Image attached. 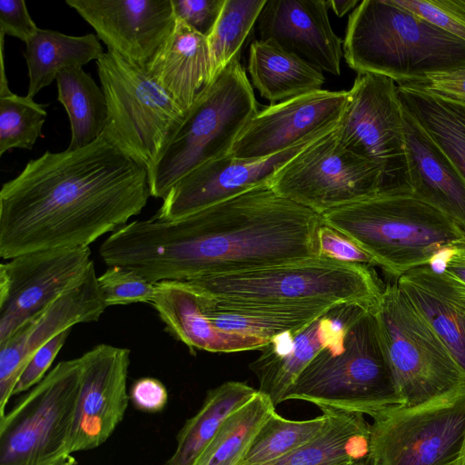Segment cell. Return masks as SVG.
I'll return each instance as SVG.
<instances>
[{
  "label": "cell",
  "instance_id": "37",
  "mask_svg": "<svg viewBox=\"0 0 465 465\" xmlns=\"http://www.w3.org/2000/svg\"><path fill=\"white\" fill-rule=\"evenodd\" d=\"M99 290L105 305L151 303L156 282H152L134 270L122 266H109L97 278Z\"/></svg>",
  "mask_w": 465,
  "mask_h": 465
},
{
  "label": "cell",
  "instance_id": "17",
  "mask_svg": "<svg viewBox=\"0 0 465 465\" xmlns=\"http://www.w3.org/2000/svg\"><path fill=\"white\" fill-rule=\"evenodd\" d=\"M321 137L263 158L241 159L228 154L209 161L187 173L169 190L153 218L180 219L253 188L269 185L279 169Z\"/></svg>",
  "mask_w": 465,
  "mask_h": 465
},
{
  "label": "cell",
  "instance_id": "16",
  "mask_svg": "<svg viewBox=\"0 0 465 465\" xmlns=\"http://www.w3.org/2000/svg\"><path fill=\"white\" fill-rule=\"evenodd\" d=\"M128 349L99 344L80 356L81 384L73 425V452L104 444L124 418L130 397Z\"/></svg>",
  "mask_w": 465,
  "mask_h": 465
},
{
  "label": "cell",
  "instance_id": "8",
  "mask_svg": "<svg viewBox=\"0 0 465 465\" xmlns=\"http://www.w3.org/2000/svg\"><path fill=\"white\" fill-rule=\"evenodd\" d=\"M96 65L108 109L103 136L150 173L174 138L186 112L145 68L108 50Z\"/></svg>",
  "mask_w": 465,
  "mask_h": 465
},
{
  "label": "cell",
  "instance_id": "41",
  "mask_svg": "<svg viewBox=\"0 0 465 465\" xmlns=\"http://www.w3.org/2000/svg\"><path fill=\"white\" fill-rule=\"evenodd\" d=\"M176 18L207 36L213 29L225 0H172Z\"/></svg>",
  "mask_w": 465,
  "mask_h": 465
},
{
  "label": "cell",
  "instance_id": "19",
  "mask_svg": "<svg viewBox=\"0 0 465 465\" xmlns=\"http://www.w3.org/2000/svg\"><path fill=\"white\" fill-rule=\"evenodd\" d=\"M372 305L340 303L296 331L272 339L250 364L259 381L258 391L276 407L312 360L325 348L341 346L351 324Z\"/></svg>",
  "mask_w": 465,
  "mask_h": 465
},
{
  "label": "cell",
  "instance_id": "24",
  "mask_svg": "<svg viewBox=\"0 0 465 465\" xmlns=\"http://www.w3.org/2000/svg\"><path fill=\"white\" fill-rule=\"evenodd\" d=\"M396 281L465 373V283L428 265L411 269Z\"/></svg>",
  "mask_w": 465,
  "mask_h": 465
},
{
  "label": "cell",
  "instance_id": "4",
  "mask_svg": "<svg viewBox=\"0 0 465 465\" xmlns=\"http://www.w3.org/2000/svg\"><path fill=\"white\" fill-rule=\"evenodd\" d=\"M343 56L358 74L405 84L465 67V42L393 0H364L349 16Z\"/></svg>",
  "mask_w": 465,
  "mask_h": 465
},
{
  "label": "cell",
  "instance_id": "18",
  "mask_svg": "<svg viewBox=\"0 0 465 465\" xmlns=\"http://www.w3.org/2000/svg\"><path fill=\"white\" fill-rule=\"evenodd\" d=\"M95 31L107 50L146 68L171 35L172 0H66Z\"/></svg>",
  "mask_w": 465,
  "mask_h": 465
},
{
  "label": "cell",
  "instance_id": "39",
  "mask_svg": "<svg viewBox=\"0 0 465 465\" xmlns=\"http://www.w3.org/2000/svg\"><path fill=\"white\" fill-rule=\"evenodd\" d=\"M319 256L341 262L377 266L374 259L352 240L322 223L318 230Z\"/></svg>",
  "mask_w": 465,
  "mask_h": 465
},
{
  "label": "cell",
  "instance_id": "34",
  "mask_svg": "<svg viewBox=\"0 0 465 465\" xmlns=\"http://www.w3.org/2000/svg\"><path fill=\"white\" fill-rule=\"evenodd\" d=\"M326 420L324 412L311 420H293L274 411L261 425L238 465H267L284 457L317 435Z\"/></svg>",
  "mask_w": 465,
  "mask_h": 465
},
{
  "label": "cell",
  "instance_id": "14",
  "mask_svg": "<svg viewBox=\"0 0 465 465\" xmlns=\"http://www.w3.org/2000/svg\"><path fill=\"white\" fill-rule=\"evenodd\" d=\"M94 266L89 247L41 250L0 265V342L84 281Z\"/></svg>",
  "mask_w": 465,
  "mask_h": 465
},
{
  "label": "cell",
  "instance_id": "11",
  "mask_svg": "<svg viewBox=\"0 0 465 465\" xmlns=\"http://www.w3.org/2000/svg\"><path fill=\"white\" fill-rule=\"evenodd\" d=\"M372 420L369 465H462L465 386Z\"/></svg>",
  "mask_w": 465,
  "mask_h": 465
},
{
  "label": "cell",
  "instance_id": "38",
  "mask_svg": "<svg viewBox=\"0 0 465 465\" xmlns=\"http://www.w3.org/2000/svg\"><path fill=\"white\" fill-rule=\"evenodd\" d=\"M433 25L465 42V0H393Z\"/></svg>",
  "mask_w": 465,
  "mask_h": 465
},
{
  "label": "cell",
  "instance_id": "23",
  "mask_svg": "<svg viewBox=\"0 0 465 465\" xmlns=\"http://www.w3.org/2000/svg\"><path fill=\"white\" fill-rule=\"evenodd\" d=\"M402 106L407 185L465 231V180Z\"/></svg>",
  "mask_w": 465,
  "mask_h": 465
},
{
  "label": "cell",
  "instance_id": "12",
  "mask_svg": "<svg viewBox=\"0 0 465 465\" xmlns=\"http://www.w3.org/2000/svg\"><path fill=\"white\" fill-rule=\"evenodd\" d=\"M269 186L322 215L384 188V178L376 163L345 148L334 129L286 163Z\"/></svg>",
  "mask_w": 465,
  "mask_h": 465
},
{
  "label": "cell",
  "instance_id": "10",
  "mask_svg": "<svg viewBox=\"0 0 465 465\" xmlns=\"http://www.w3.org/2000/svg\"><path fill=\"white\" fill-rule=\"evenodd\" d=\"M80 357L57 363L0 417V465H76L71 446Z\"/></svg>",
  "mask_w": 465,
  "mask_h": 465
},
{
  "label": "cell",
  "instance_id": "22",
  "mask_svg": "<svg viewBox=\"0 0 465 465\" xmlns=\"http://www.w3.org/2000/svg\"><path fill=\"white\" fill-rule=\"evenodd\" d=\"M150 304L166 331L191 351L203 350L227 353L261 350L269 342L214 327L204 313L202 294L185 281L156 282Z\"/></svg>",
  "mask_w": 465,
  "mask_h": 465
},
{
  "label": "cell",
  "instance_id": "44",
  "mask_svg": "<svg viewBox=\"0 0 465 465\" xmlns=\"http://www.w3.org/2000/svg\"><path fill=\"white\" fill-rule=\"evenodd\" d=\"M134 406L145 412L162 411L168 402V391L158 379L143 377L136 380L129 392Z\"/></svg>",
  "mask_w": 465,
  "mask_h": 465
},
{
  "label": "cell",
  "instance_id": "7",
  "mask_svg": "<svg viewBox=\"0 0 465 465\" xmlns=\"http://www.w3.org/2000/svg\"><path fill=\"white\" fill-rule=\"evenodd\" d=\"M259 112L245 69L235 57L196 95L174 138L149 173L151 196L169 190L198 166L231 153L239 135Z\"/></svg>",
  "mask_w": 465,
  "mask_h": 465
},
{
  "label": "cell",
  "instance_id": "26",
  "mask_svg": "<svg viewBox=\"0 0 465 465\" xmlns=\"http://www.w3.org/2000/svg\"><path fill=\"white\" fill-rule=\"evenodd\" d=\"M201 294L204 313L214 327L267 341L285 332L301 330L332 307L214 301Z\"/></svg>",
  "mask_w": 465,
  "mask_h": 465
},
{
  "label": "cell",
  "instance_id": "47",
  "mask_svg": "<svg viewBox=\"0 0 465 465\" xmlns=\"http://www.w3.org/2000/svg\"><path fill=\"white\" fill-rule=\"evenodd\" d=\"M462 465H465V453H464V456H463Z\"/></svg>",
  "mask_w": 465,
  "mask_h": 465
},
{
  "label": "cell",
  "instance_id": "28",
  "mask_svg": "<svg viewBox=\"0 0 465 465\" xmlns=\"http://www.w3.org/2000/svg\"><path fill=\"white\" fill-rule=\"evenodd\" d=\"M248 71L253 86L272 104L322 89V71L271 43L251 44Z\"/></svg>",
  "mask_w": 465,
  "mask_h": 465
},
{
  "label": "cell",
  "instance_id": "43",
  "mask_svg": "<svg viewBox=\"0 0 465 465\" xmlns=\"http://www.w3.org/2000/svg\"><path fill=\"white\" fill-rule=\"evenodd\" d=\"M405 84H415L449 98L465 102V67L432 73Z\"/></svg>",
  "mask_w": 465,
  "mask_h": 465
},
{
  "label": "cell",
  "instance_id": "27",
  "mask_svg": "<svg viewBox=\"0 0 465 465\" xmlns=\"http://www.w3.org/2000/svg\"><path fill=\"white\" fill-rule=\"evenodd\" d=\"M327 420L322 430L306 443L267 465H361L369 464L371 424L364 415L322 409Z\"/></svg>",
  "mask_w": 465,
  "mask_h": 465
},
{
  "label": "cell",
  "instance_id": "25",
  "mask_svg": "<svg viewBox=\"0 0 465 465\" xmlns=\"http://www.w3.org/2000/svg\"><path fill=\"white\" fill-rule=\"evenodd\" d=\"M145 69L186 112L210 83L207 37L176 18L171 35Z\"/></svg>",
  "mask_w": 465,
  "mask_h": 465
},
{
  "label": "cell",
  "instance_id": "36",
  "mask_svg": "<svg viewBox=\"0 0 465 465\" xmlns=\"http://www.w3.org/2000/svg\"><path fill=\"white\" fill-rule=\"evenodd\" d=\"M46 115L33 98L0 89V155L13 148L31 149L43 135Z\"/></svg>",
  "mask_w": 465,
  "mask_h": 465
},
{
  "label": "cell",
  "instance_id": "1",
  "mask_svg": "<svg viewBox=\"0 0 465 465\" xmlns=\"http://www.w3.org/2000/svg\"><path fill=\"white\" fill-rule=\"evenodd\" d=\"M321 214L262 185L180 219L136 220L100 255L152 282L191 281L319 256Z\"/></svg>",
  "mask_w": 465,
  "mask_h": 465
},
{
  "label": "cell",
  "instance_id": "40",
  "mask_svg": "<svg viewBox=\"0 0 465 465\" xmlns=\"http://www.w3.org/2000/svg\"><path fill=\"white\" fill-rule=\"evenodd\" d=\"M71 330L68 329L57 334L34 353L20 376L14 395L29 391L44 379L64 346Z\"/></svg>",
  "mask_w": 465,
  "mask_h": 465
},
{
  "label": "cell",
  "instance_id": "20",
  "mask_svg": "<svg viewBox=\"0 0 465 465\" xmlns=\"http://www.w3.org/2000/svg\"><path fill=\"white\" fill-rule=\"evenodd\" d=\"M94 266L78 286L21 325L0 342V417L34 353L64 331L99 320L106 305Z\"/></svg>",
  "mask_w": 465,
  "mask_h": 465
},
{
  "label": "cell",
  "instance_id": "2",
  "mask_svg": "<svg viewBox=\"0 0 465 465\" xmlns=\"http://www.w3.org/2000/svg\"><path fill=\"white\" fill-rule=\"evenodd\" d=\"M151 196L149 171L103 135L45 152L0 191V256L84 248L127 224Z\"/></svg>",
  "mask_w": 465,
  "mask_h": 465
},
{
  "label": "cell",
  "instance_id": "13",
  "mask_svg": "<svg viewBox=\"0 0 465 465\" xmlns=\"http://www.w3.org/2000/svg\"><path fill=\"white\" fill-rule=\"evenodd\" d=\"M335 134L345 148L381 169L384 188L407 185L403 106L392 79L358 74Z\"/></svg>",
  "mask_w": 465,
  "mask_h": 465
},
{
  "label": "cell",
  "instance_id": "42",
  "mask_svg": "<svg viewBox=\"0 0 465 465\" xmlns=\"http://www.w3.org/2000/svg\"><path fill=\"white\" fill-rule=\"evenodd\" d=\"M38 27L31 18L23 0H0V33L16 37L25 44Z\"/></svg>",
  "mask_w": 465,
  "mask_h": 465
},
{
  "label": "cell",
  "instance_id": "21",
  "mask_svg": "<svg viewBox=\"0 0 465 465\" xmlns=\"http://www.w3.org/2000/svg\"><path fill=\"white\" fill-rule=\"evenodd\" d=\"M328 9L322 0H266L255 24L259 40L340 75L342 42L332 30Z\"/></svg>",
  "mask_w": 465,
  "mask_h": 465
},
{
  "label": "cell",
  "instance_id": "45",
  "mask_svg": "<svg viewBox=\"0 0 465 465\" xmlns=\"http://www.w3.org/2000/svg\"><path fill=\"white\" fill-rule=\"evenodd\" d=\"M453 252L450 258L446 272L465 283V236L452 242Z\"/></svg>",
  "mask_w": 465,
  "mask_h": 465
},
{
  "label": "cell",
  "instance_id": "31",
  "mask_svg": "<svg viewBox=\"0 0 465 465\" xmlns=\"http://www.w3.org/2000/svg\"><path fill=\"white\" fill-rule=\"evenodd\" d=\"M257 391L242 381H226L210 390L200 410L178 432L176 447L165 465H193L225 420Z\"/></svg>",
  "mask_w": 465,
  "mask_h": 465
},
{
  "label": "cell",
  "instance_id": "5",
  "mask_svg": "<svg viewBox=\"0 0 465 465\" xmlns=\"http://www.w3.org/2000/svg\"><path fill=\"white\" fill-rule=\"evenodd\" d=\"M373 306L351 324L341 346L325 348L312 360L287 391L284 401L300 400L320 410L371 418L404 406L396 391Z\"/></svg>",
  "mask_w": 465,
  "mask_h": 465
},
{
  "label": "cell",
  "instance_id": "35",
  "mask_svg": "<svg viewBox=\"0 0 465 465\" xmlns=\"http://www.w3.org/2000/svg\"><path fill=\"white\" fill-rule=\"evenodd\" d=\"M266 0H225L206 36L211 58L210 83L235 58L254 26ZM209 83V84H210Z\"/></svg>",
  "mask_w": 465,
  "mask_h": 465
},
{
  "label": "cell",
  "instance_id": "3",
  "mask_svg": "<svg viewBox=\"0 0 465 465\" xmlns=\"http://www.w3.org/2000/svg\"><path fill=\"white\" fill-rule=\"evenodd\" d=\"M322 217L395 281L465 236L460 224L405 184L382 188Z\"/></svg>",
  "mask_w": 465,
  "mask_h": 465
},
{
  "label": "cell",
  "instance_id": "29",
  "mask_svg": "<svg viewBox=\"0 0 465 465\" xmlns=\"http://www.w3.org/2000/svg\"><path fill=\"white\" fill-rule=\"evenodd\" d=\"M403 105L465 180V102L397 84Z\"/></svg>",
  "mask_w": 465,
  "mask_h": 465
},
{
  "label": "cell",
  "instance_id": "46",
  "mask_svg": "<svg viewBox=\"0 0 465 465\" xmlns=\"http://www.w3.org/2000/svg\"><path fill=\"white\" fill-rule=\"evenodd\" d=\"M357 0H331L327 1L329 7H331L338 17L343 16L348 11L359 5Z\"/></svg>",
  "mask_w": 465,
  "mask_h": 465
},
{
  "label": "cell",
  "instance_id": "48",
  "mask_svg": "<svg viewBox=\"0 0 465 465\" xmlns=\"http://www.w3.org/2000/svg\"><path fill=\"white\" fill-rule=\"evenodd\" d=\"M361 465H369V464H361Z\"/></svg>",
  "mask_w": 465,
  "mask_h": 465
},
{
  "label": "cell",
  "instance_id": "15",
  "mask_svg": "<svg viewBox=\"0 0 465 465\" xmlns=\"http://www.w3.org/2000/svg\"><path fill=\"white\" fill-rule=\"evenodd\" d=\"M347 101L348 91L320 89L272 104L251 119L230 154L259 159L325 135L337 127Z\"/></svg>",
  "mask_w": 465,
  "mask_h": 465
},
{
  "label": "cell",
  "instance_id": "33",
  "mask_svg": "<svg viewBox=\"0 0 465 465\" xmlns=\"http://www.w3.org/2000/svg\"><path fill=\"white\" fill-rule=\"evenodd\" d=\"M274 411L270 398L257 391L225 420L193 465H238L257 430Z\"/></svg>",
  "mask_w": 465,
  "mask_h": 465
},
{
  "label": "cell",
  "instance_id": "9",
  "mask_svg": "<svg viewBox=\"0 0 465 465\" xmlns=\"http://www.w3.org/2000/svg\"><path fill=\"white\" fill-rule=\"evenodd\" d=\"M373 311L404 407L423 404L465 386V373L397 281L384 284Z\"/></svg>",
  "mask_w": 465,
  "mask_h": 465
},
{
  "label": "cell",
  "instance_id": "32",
  "mask_svg": "<svg viewBox=\"0 0 465 465\" xmlns=\"http://www.w3.org/2000/svg\"><path fill=\"white\" fill-rule=\"evenodd\" d=\"M57 99L70 121L68 150H77L97 141L108 119L104 94L82 67L63 70L56 77Z\"/></svg>",
  "mask_w": 465,
  "mask_h": 465
},
{
  "label": "cell",
  "instance_id": "6",
  "mask_svg": "<svg viewBox=\"0 0 465 465\" xmlns=\"http://www.w3.org/2000/svg\"><path fill=\"white\" fill-rule=\"evenodd\" d=\"M188 282L214 301L280 305H374L384 284L368 265L318 256Z\"/></svg>",
  "mask_w": 465,
  "mask_h": 465
},
{
  "label": "cell",
  "instance_id": "30",
  "mask_svg": "<svg viewBox=\"0 0 465 465\" xmlns=\"http://www.w3.org/2000/svg\"><path fill=\"white\" fill-rule=\"evenodd\" d=\"M100 39L94 34L73 36L38 28L25 43L24 53L28 71L27 96L33 98L56 80L67 68L82 67L104 54Z\"/></svg>",
  "mask_w": 465,
  "mask_h": 465
}]
</instances>
